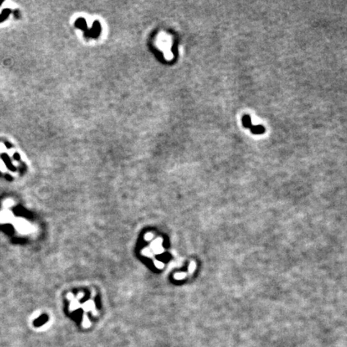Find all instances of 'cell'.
Returning <instances> with one entry per match:
<instances>
[{"mask_svg":"<svg viewBox=\"0 0 347 347\" xmlns=\"http://www.w3.org/2000/svg\"><path fill=\"white\" fill-rule=\"evenodd\" d=\"M251 132L254 134H262L265 132V128L263 126L257 125V126H252L250 128Z\"/></svg>","mask_w":347,"mask_h":347,"instance_id":"obj_1","label":"cell"},{"mask_svg":"<svg viewBox=\"0 0 347 347\" xmlns=\"http://www.w3.org/2000/svg\"><path fill=\"white\" fill-rule=\"evenodd\" d=\"M242 124H243V126H244L245 128H248V129H250L251 127L253 126V125H252V119H251V116H249V115L246 114V115H244V116H243Z\"/></svg>","mask_w":347,"mask_h":347,"instance_id":"obj_2","label":"cell"}]
</instances>
